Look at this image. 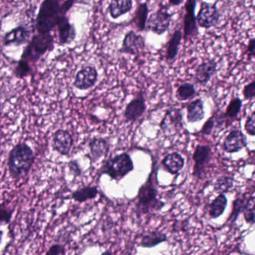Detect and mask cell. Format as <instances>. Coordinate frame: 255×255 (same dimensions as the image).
Returning a JSON list of instances; mask_svg holds the SVG:
<instances>
[{
    "mask_svg": "<svg viewBox=\"0 0 255 255\" xmlns=\"http://www.w3.org/2000/svg\"><path fill=\"white\" fill-rule=\"evenodd\" d=\"M77 0H44L40 5L35 27L38 33H50L61 16L66 15Z\"/></svg>",
    "mask_w": 255,
    "mask_h": 255,
    "instance_id": "cell-1",
    "label": "cell"
},
{
    "mask_svg": "<svg viewBox=\"0 0 255 255\" xmlns=\"http://www.w3.org/2000/svg\"><path fill=\"white\" fill-rule=\"evenodd\" d=\"M157 167L156 162L152 164V169L145 183L139 188L135 204V212L139 217L153 211H159L165 205L163 201L158 199Z\"/></svg>",
    "mask_w": 255,
    "mask_h": 255,
    "instance_id": "cell-2",
    "label": "cell"
},
{
    "mask_svg": "<svg viewBox=\"0 0 255 255\" xmlns=\"http://www.w3.org/2000/svg\"><path fill=\"white\" fill-rule=\"evenodd\" d=\"M35 156L30 146L26 143H19L14 146L8 157V168L13 179L26 176L35 162Z\"/></svg>",
    "mask_w": 255,
    "mask_h": 255,
    "instance_id": "cell-3",
    "label": "cell"
},
{
    "mask_svg": "<svg viewBox=\"0 0 255 255\" xmlns=\"http://www.w3.org/2000/svg\"><path fill=\"white\" fill-rule=\"evenodd\" d=\"M54 48V39L50 33H38L32 37L23 50L20 59L28 63L35 64L47 52Z\"/></svg>",
    "mask_w": 255,
    "mask_h": 255,
    "instance_id": "cell-4",
    "label": "cell"
},
{
    "mask_svg": "<svg viewBox=\"0 0 255 255\" xmlns=\"http://www.w3.org/2000/svg\"><path fill=\"white\" fill-rule=\"evenodd\" d=\"M133 169L131 156L128 153H122L107 159L100 169V173L107 174L112 180L120 181Z\"/></svg>",
    "mask_w": 255,
    "mask_h": 255,
    "instance_id": "cell-5",
    "label": "cell"
},
{
    "mask_svg": "<svg viewBox=\"0 0 255 255\" xmlns=\"http://www.w3.org/2000/svg\"><path fill=\"white\" fill-rule=\"evenodd\" d=\"M172 17L168 7L162 5L147 17L145 30L157 35H163L169 29Z\"/></svg>",
    "mask_w": 255,
    "mask_h": 255,
    "instance_id": "cell-6",
    "label": "cell"
},
{
    "mask_svg": "<svg viewBox=\"0 0 255 255\" xmlns=\"http://www.w3.org/2000/svg\"><path fill=\"white\" fill-rule=\"evenodd\" d=\"M197 0H186L184 4L183 38L185 41L195 39L199 35L198 23L195 17Z\"/></svg>",
    "mask_w": 255,
    "mask_h": 255,
    "instance_id": "cell-7",
    "label": "cell"
},
{
    "mask_svg": "<svg viewBox=\"0 0 255 255\" xmlns=\"http://www.w3.org/2000/svg\"><path fill=\"white\" fill-rule=\"evenodd\" d=\"M220 17V12L216 3H209L202 1L196 16L197 23L199 27L209 29L218 25Z\"/></svg>",
    "mask_w": 255,
    "mask_h": 255,
    "instance_id": "cell-8",
    "label": "cell"
},
{
    "mask_svg": "<svg viewBox=\"0 0 255 255\" xmlns=\"http://www.w3.org/2000/svg\"><path fill=\"white\" fill-rule=\"evenodd\" d=\"M183 114L181 110L171 107L165 112L163 119L159 124V128L165 135H171L183 127Z\"/></svg>",
    "mask_w": 255,
    "mask_h": 255,
    "instance_id": "cell-9",
    "label": "cell"
},
{
    "mask_svg": "<svg viewBox=\"0 0 255 255\" xmlns=\"http://www.w3.org/2000/svg\"><path fill=\"white\" fill-rule=\"evenodd\" d=\"M212 157H213V152L208 145L198 144L195 147V151L192 156V159L195 162L193 173H192L194 177L198 179L201 178Z\"/></svg>",
    "mask_w": 255,
    "mask_h": 255,
    "instance_id": "cell-10",
    "label": "cell"
},
{
    "mask_svg": "<svg viewBox=\"0 0 255 255\" xmlns=\"http://www.w3.org/2000/svg\"><path fill=\"white\" fill-rule=\"evenodd\" d=\"M145 47V39L144 37L135 33L133 30H130L125 35L119 53L135 56L144 50Z\"/></svg>",
    "mask_w": 255,
    "mask_h": 255,
    "instance_id": "cell-11",
    "label": "cell"
},
{
    "mask_svg": "<svg viewBox=\"0 0 255 255\" xmlns=\"http://www.w3.org/2000/svg\"><path fill=\"white\" fill-rule=\"evenodd\" d=\"M98 80V72L95 67L86 65L76 74L74 86L79 90H89L95 86Z\"/></svg>",
    "mask_w": 255,
    "mask_h": 255,
    "instance_id": "cell-12",
    "label": "cell"
},
{
    "mask_svg": "<svg viewBox=\"0 0 255 255\" xmlns=\"http://www.w3.org/2000/svg\"><path fill=\"white\" fill-rule=\"evenodd\" d=\"M146 103L142 92H139L136 96L128 103L125 108V116L127 122H134L138 120L145 113Z\"/></svg>",
    "mask_w": 255,
    "mask_h": 255,
    "instance_id": "cell-13",
    "label": "cell"
},
{
    "mask_svg": "<svg viewBox=\"0 0 255 255\" xmlns=\"http://www.w3.org/2000/svg\"><path fill=\"white\" fill-rule=\"evenodd\" d=\"M56 27L59 35V43L60 45H69L77 37V30L74 24L70 22L66 15L61 16Z\"/></svg>",
    "mask_w": 255,
    "mask_h": 255,
    "instance_id": "cell-14",
    "label": "cell"
},
{
    "mask_svg": "<svg viewBox=\"0 0 255 255\" xmlns=\"http://www.w3.org/2000/svg\"><path fill=\"white\" fill-rule=\"evenodd\" d=\"M31 31L24 26H18L5 33L2 38V43L5 47L8 46L23 45L29 41Z\"/></svg>",
    "mask_w": 255,
    "mask_h": 255,
    "instance_id": "cell-15",
    "label": "cell"
},
{
    "mask_svg": "<svg viewBox=\"0 0 255 255\" xmlns=\"http://www.w3.org/2000/svg\"><path fill=\"white\" fill-rule=\"evenodd\" d=\"M218 71V64L214 59H208L198 65L195 71V80L201 86H206Z\"/></svg>",
    "mask_w": 255,
    "mask_h": 255,
    "instance_id": "cell-16",
    "label": "cell"
},
{
    "mask_svg": "<svg viewBox=\"0 0 255 255\" xmlns=\"http://www.w3.org/2000/svg\"><path fill=\"white\" fill-rule=\"evenodd\" d=\"M247 145V138L239 129H234L228 133L223 143L224 151L234 153L240 151Z\"/></svg>",
    "mask_w": 255,
    "mask_h": 255,
    "instance_id": "cell-17",
    "label": "cell"
},
{
    "mask_svg": "<svg viewBox=\"0 0 255 255\" xmlns=\"http://www.w3.org/2000/svg\"><path fill=\"white\" fill-rule=\"evenodd\" d=\"M72 136L69 132L64 129H58L53 138V147L62 156L69 154L73 146Z\"/></svg>",
    "mask_w": 255,
    "mask_h": 255,
    "instance_id": "cell-18",
    "label": "cell"
},
{
    "mask_svg": "<svg viewBox=\"0 0 255 255\" xmlns=\"http://www.w3.org/2000/svg\"><path fill=\"white\" fill-rule=\"evenodd\" d=\"M89 147L92 162H98L101 158L107 156L110 150V144L108 140L101 137H95L91 140Z\"/></svg>",
    "mask_w": 255,
    "mask_h": 255,
    "instance_id": "cell-19",
    "label": "cell"
},
{
    "mask_svg": "<svg viewBox=\"0 0 255 255\" xmlns=\"http://www.w3.org/2000/svg\"><path fill=\"white\" fill-rule=\"evenodd\" d=\"M182 40L183 32L180 29H175L166 44L165 59L168 63H173L177 58Z\"/></svg>",
    "mask_w": 255,
    "mask_h": 255,
    "instance_id": "cell-20",
    "label": "cell"
},
{
    "mask_svg": "<svg viewBox=\"0 0 255 255\" xmlns=\"http://www.w3.org/2000/svg\"><path fill=\"white\" fill-rule=\"evenodd\" d=\"M162 163L170 174H177L184 167L185 159L180 153L173 152L164 157Z\"/></svg>",
    "mask_w": 255,
    "mask_h": 255,
    "instance_id": "cell-21",
    "label": "cell"
},
{
    "mask_svg": "<svg viewBox=\"0 0 255 255\" xmlns=\"http://www.w3.org/2000/svg\"><path fill=\"white\" fill-rule=\"evenodd\" d=\"M132 5V0H111L108 6L110 17L116 20L125 15L130 12Z\"/></svg>",
    "mask_w": 255,
    "mask_h": 255,
    "instance_id": "cell-22",
    "label": "cell"
},
{
    "mask_svg": "<svg viewBox=\"0 0 255 255\" xmlns=\"http://www.w3.org/2000/svg\"><path fill=\"white\" fill-rule=\"evenodd\" d=\"M148 6L147 2H141L137 5L133 17L129 23L133 25L138 32L145 31L146 23L148 17Z\"/></svg>",
    "mask_w": 255,
    "mask_h": 255,
    "instance_id": "cell-23",
    "label": "cell"
},
{
    "mask_svg": "<svg viewBox=\"0 0 255 255\" xmlns=\"http://www.w3.org/2000/svg\"><path fill=\"white\" fill-rule=\"evenodd\" d=\"M205 116L204 102L201 98L189 103L187 106V121L189 123L201 122Z\"/></svg>",
    "mask_w": 255,
    "mask_h": 255,
    "instance_id": "cell-24",
    "label": "cell"
},
{
    "mask_svg": "<svg viewBox=\"0 0 255 255\" xmlns=\"http://www.w3.org/2000/svg\"><path fill=\"white\" fill-rule=\"evenodd\" d=\"M167 241H168V237L166 234L161 231H150L143 236L139 246L142 248L150 249Z\"/></svg>",
    "mask_w": 255,
    "mask_h": 255,
    "instance_id": "cell-25",
    "label": "cell"
},
{
    "mask_svg": "<svg viewBox=\"0 0 255 255\" xmlns=\"http://www.w3.org/2000/svg\"><path fill=\"white\" fill-rule=\"evenodd\" d=\"M228 205V198L224 193H220L213 201L209 208V216L212 219L220 217Z\"/></svg>",
    "mask_w": 255,
    "mask_h": 255,
    "instance_id": "cell-26",
    "label": "cell"
},
{
    "mask_svg": "<svg viewBox=\"0 0 255 255\" xmlns=\"http://www.w3.org/2000/svg\"><path fill=\"white\" fill-rule=\"evenodd\" d=\"M98 195V189L96 186H83L72 193L73 199L77 202L83 203L89 200L95 199Z\"/></svg>",
    "mask_w": 255,
    "mask_h": 255,
    "instance_id": "cell-27",
    "label": "cell"
},
{
    "mask_svg": "<svg viewBox=\"0 0 255 255\" xmlns=\"http://www.w3.org/2000/svg\"><path fill=\"white\" fill-rule=\"evenodd\" d=\"M242 107H243V101L238 97L232 98L230 101L228 107H227L226 112L222 114V117H219L221 119H228L234 120L237 119V116L240 114L241 111Z\"/></svg>",
    "mask_w": 255,
    "mask_h": 255,
    "instance_id": "cell-28",
    "label": "cell"
},
{
    "mask_svg": "<svg viewBox=\"0 0 255 255\" xmlns=\"http://www.w3.org/2000/svg\"><path fill=\"white\" fill-rule=\"evenodd\" d=\"M195 95H196V89L192 83H183L177 88L176 91V98L180 101H186L192 99Z\"/></svg>",
    "mask_w": 255,
    "mask_h": 255,
    "instance_id": "cell-29",
    "label": "cell"
},
{
    "mask_svg": "<svg viewBox=\"0 0 255 255\" xmlns=\"http://www.w3.org/2000/svg\"><path fill=\"white\" fill-rule=\"evenodd\" d=\"M247 200L248 198H246V195L237 197L234 199V202H233L232 212H231V216L228 218V222H231V223L237 222L240 213H243V210H244Z\"/></svg>",
    "mask_w": 255,
    "mask_h": 255,
    "instance_id": "cell-30",
    "label": "cell"
},
{
    "mask_svg": "<svg viewBox=\"0 0 255 255\" xmlns=\"http://www.w3.org/2000/svg\"><path fill=\"white\" fill-rule=\"evenodd\" d=\"M234 185V179L231 177L222 176L216 180L214 184L215 192L218 193H226L229 192L230 189Z\"/></svg>",
    "mask_w": 255,
    "mask_h": 255,
    "instance_id": "cell-31",
    "label": "cell"
},
{
    "mask_svg": "<svg viewBox=\"0 0 255 255\" xmlns=\"http://www.w3.org/2000/svg\"><path fill=\"white\" fill-rule=\"evenodd\" d=\"M255 196L252 195L248 198L246 207L243 213H244V219L246 223L253 225L255 219Z\"/></svg>",
    "mask_w": 255,
    "mask_h": 255,
    "instance_id": "cell-32",
    "label": "cell"
},
{
    "mask_svg": "<svg viewBox=\"0 0 255 255\" xmlns=\"http://www.w3.org/2000/svg\"><path fill=\"white\" fill-rule=\"evenodd\" d=\"M31 73H32V67L30 64L22 59H20L13 70V74L18 79L25 78L30 75Z\"/></svg>",
    "mask_w": 255,
    "mask_h": 255,
    "instance_id": "cell-33",
    "label": "cell"
},
{
    "mask_svg": "<svg viewBox=\"0 0 255 255\" xmlns=\"http://www.w3.org/2000/svg\"><path fill=\"white\" fill-rule=\"evenodd\" d=\"M14 209L10 207L6 202L0 204V225H7L9 223L12 217Z\"/></svg>",
    "mask_w": 255,
    "mask_h": 255,
    "instance_id": "cell-34",
    "label": "cell"
},
{
    "mask_svg": "<svg viewBox=\"0 0 255 255\" xmlns=\"http://www.w3.org/2000/svg\"><path fill=\"white\" fill-rule=\"evenodd\" d=\"M216 115H213L212 116L207 122L204 123L203 125L202 128H201L200 133L204 135H209L213 132V128L215 126V122H216Z\"/></svg>",
    "mask_w": 255,
    "mask_h": 255,
    "instance_id": "cell-35",
    "label": "cell"
},
{
    "mask_svg": "<svg viewBox=\"0 0 255 255\" xmlns=\"http://www.w3.org/2000/svg\"><path fill=\"white\" fill-rule=\"evenodd\" d=\"M243 95L245 100L251 101L253 100L255 97V81L252 80L251 83H248L244 86L243 90Z\"/></svg>",
    "mask_w": 255,
    "mask_h": 255,
    "instance_id": "cell-36",
    "label": "cell"
},
{
    "mask_svg": "<svg viewBox=\"0 0 255 255\" xmlns=\"http://www.w3.org/2000/svg\"><path fill=\"white\" fill-rule=\"evenodd\" d=\"M255 112L252 113L251 116L248 117L247 120L246 121L245 123V130L246 131L249 135L252 136L255 135Z\"/></svg>",
    "mask_w": 255,
    "mask_h": 255,
    "instance_id": "cell-37",
    "label": "cell"
},
{
    "mask_svg": "<svg viewBox=\"0 0 255 255\" xmlns=\"http://www.w3.org/2000/svg\"><path fill=\"white\" fill-rule=\"evenodd\" d=\"M66 254L65 247L61 244H54L48 249L47 255H64Z\"/></svg>",
    "mask_w": 255,
    "mask_h": 255,
    "instance_id": "cell-38",
    "label": "cell"
},
{
    "mask_svg": "<svg viewBox=\"0 0 255 255\" xmlns=\"http://www.w3.org/2000/svg\"><path fill=\"white\" fill-rule=\"evenodd\" d=\"M246 52H247L248 59L252 60L255 58V38H251L248 43L247 47H246Z\"/></svg>",
    "mask_w": 255,
    "mask_h": 255,
    "instance_id": "cell-39",
    "label": "cell"
},
{
    "mask_svg": "<svg viewBox=\"0 0 255 255\" xmlns=\"http://www.w3.org/2000/svg\"><path fill=\"white\" fill-rule=\"evenodd\" d=\"M69 167L71 171H72L74 174H77V175H80V174H81V169H80V166H79L77 162L72 161V162H70Z\"/></svg>",
    "mask_w": 255,
    "mask_h": 255,
    "instance_id": "cell-40",
    "label": "cell"
},
{
    "mask_svg": "<svg viewBox=\"0 0 255 255\" xmlns=\"http://www.w3.org/2000/svg\"><path fill=\"white\" fill-rule=\"evenodd\" d=\"M185 0H168V3L171 6H180Z\"/></svg>",
    "mask_w": 255,
    "mask_h": 255,
    "instance_id": "cell-41",
    "label": "cell"
},
{
    "mask_svg": "<svg viewBox=\"0 0 255 255\" xmlns=\"http://www.w3.org/2000/svg\"><path fill=\"white\" fill-rule=\"evenodd\" d=\"M2 236H3V231H0V245H1V243H2Z\"/></svg>",
    "mask_w": 255,
    "mask_h": 255,
    "instance_id": "cell-42",
    "label": "cell"
}]
</instances>
